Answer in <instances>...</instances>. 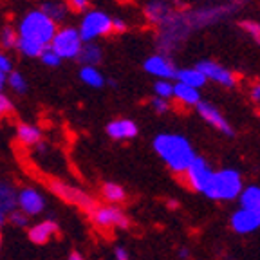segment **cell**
<instances>
[{
  "instance_id": "27",
  "label": "cell",
  "mask_w": 260,
  "mask_h": 260,
  "mask_svg": "<svg viewBox=\"0 0 260 260\" xmlns=\"http://www.w3.org/2000/svg\"><path fill=\"white\" fill-rule=\"evenodd\" d=\"M174 94V81L170 80H155L154 81V96L162 98V100H170Z\"/></svg>"
},
{
  "instance_id": "35",
  "label": "cell",
  "mask_w": 260,
  "mask_h": 260,
  "mask_svg": "<svg viewBox=\"0 0 260 260\" xmlns=\"http://www.w3.org/2000/svg\"><path fill=\"white\" fill-rule=\"evenodd\" d=\"M0 73H4L6 76L13 73V60L8 53H0Z\"/></svg>"
},
{
  "instance_id": "28",
  "label": "cell",
  "mask_w": 260,
  "mask_h": 260,
  "mask_svg": "<svg viewBox=\"0 0 260 260\" xmlns=\"http://www.w3.org/2000/svg\"><path fill=\"white\" fill-rule=\"evenodd\" d=\"M0 49H16V31L15 27L8 25L0 31Z\"/></svg>"
},
{
  "instance_id": "32",
  "label": "cell",
  "mask_w": 260,
  "mask_h": 260,
  "mask_svg": "<svg viewBox=\"0 0 260 260\" xmlns=\"http://www.w3.org/2000/svg\"><path fill=\"white\" fill-rule=\"evenodd\" d=\"M40 60H42V63H44L45 67H53V69L61 63L60 56H58V54L54 53L53 49H45L44 53L40 54Z\"/></svg>"
},
{
  "instance_id": "7",
  "label": "cell",
  "mask_w": 260,
  "mask_h": 260,
  "mask_svg": "<svg viewBox=\"0 0 260 260\" xmlns=\"http://www.w3.org/2000/svg\"><path fill=\"white\" fill-rule=\"evenodd\" d=\"M47 188L51 190V193L56 195L58 199H61L67 204H73V206L80 208V210L87 211V213L96 206V201H94L92 195H89L81 188L73 186V184L65 183V181H60V179H51L47 183Z\"/></svg>"
},
{
  "instance_id": "19",
  "label": "cell",
  "mask_w": 260,
  "mask_h": 260,
  "mask_svg": "<svg viewBox=\"0 0 260 260\" xmlns=\"http://www.w3.org/2000/svg\"><path fill=\"white\" fill-rule=\"evenodd\" d=\"M175 81L184 83V85H188V87H193V89H197V90H201L208 83L206 78H204V74L197 69V65H193V67H183V69H177Z\"/></svg>"
},
{
  "instance_id": "21",
  "label": "cell",
  "mask_w": 260,
  "mask_h": 260,
  "mask_svg": "<svg viewBox=\"0 0 260 260\" xmlns=\"http://www.w3.org/2000/svg\"><path fill=\"white\" fill-rule=\"evenodd\" d=\"M78 60L81 61V65L98 67V63H102L103 60V47L98 42H85L80 51Z\"/></svg>"
},
{
  "instance_id": "29",
  "label": "cell",
  "mask_w": 260,
  "mask_h": 260,
  "mask_svg": "<svg viewBox=\"0 0 260 260\" xmlns=\"http://www.w3.org/2000/svg\"><path fill=\"white\" fill-rule=\"evenodd\" d=\"M240 29H242V31L246 32V35H249V37H251L253 40H255L256 44L260 45V22L248 18V20H242V22H240Z\"/></svg>"
},
{
  "instance_id": "44",
  "label": "cell",
  "mask_w": 260,
  "mask_h": 260,
  "mask_svg": "<svg viewBox=\"0 0 260 260\" xmlns=\"http://www.w3.org/2000/svg\"><path fill=\"white\" fill-rule=\"evenodd\" d=\"M0 246H2V239H0Z\"/></svg>"
},
{
  "instance_id": "24",
  "label": "cell",
  "mask_w": 260,
  "mask_h": 260,
  "mask_svg": "<svg viewBox=\"0 0 260 260\" xmlns=\"http://www.w3.org/2000/svg\"><path fill=\"white\" fill-rule=\"evenodd\" d=\"M80 80L90 89H102L107 83V78L98 67H90V65H81L80 69Z\"/></svg>"
},
{
  "instance_id": "38",
  "label": "cell",
  "mask_w": 260,
  "mask_h": 260,
  "mask_svg": "<svg viewBox=\"0 0 260 260\" xmlns=\"http://www.w3.org/2000/svg\"><path fill=\"white\" fill-rule=\"evenodd\" d=\"M114 256H116V260H128V249L123 248V246H116L114 248Z\"/></svg>"
},
{
  "instance_id": "31",
  "label": "cell",
  "mask_w": 260,
  "mask_h": 260,
  "mask_svg": "<svg viewBox=\"0 0 260 260\" xmlns=\"http://www.w3.org/2000/svg\"><path fill=\"white\" fill-rule=\"evenodd\" d=\"M13 110H15V107H13L11 98L0 90V121L9 118V116L13 114Z\"/></svg>"
},
{
  "instance_id": "34",
  "label": "cell",
  "mask_w": 260,
  "mask_h": 260,
  "mask_svg": "<svg viewBox=\"0 0 260 260\" xmlns=\"http://www.w3.org/2000/svg\"><path fill=\"white\" fill-rule=\"evenodd\" d=\"M67 8H69V11L83 15L90 9V0H67Z\"/></svg>"
},
{
  "instance_id": "43",
  "label": "cell",
  "mask_w": 260,
  "mask_h": 260,
  "mask_svg": "<svg viewBox=\"0 0 260 260\" xmlns=\"http://www.w3.org/2000/svg\"><path fill=\"white\" fill-rule=\"evenodd\" d=\"M168 206H170V208H177V201L174 203V199H172L170 203H168Z\"/></svg>"
},
{
  "instance_id": "26",
  "label": "cell",
  "mask_w": 260,
  "mask_h": 260,
  "mask_svg": "<svg viewBox=\"0 0 260 260\" xmlns=\"http://www.w3.org/2000/svg\"><path fill=\"white\" fill-rule=\"evenodd\" d=\"M6 85H9V89L16 94H24L27 90V80L22 73L18 71H13L6 76Z\"/></svg>"
},
{
  "instance_id": "10",
  "label": "cell",
  "mask_w": 260,
  "mask_h": 260,
  "mask_svg": "<svg viewBox=\"0 0 260 260\" xmlns=\"http://www.w3.org/2000/svg\"><path fill=\"white\" fill-rule=\"evenodd\" d=\"M45 197L38 188L35 186H22L18 190V195H16V210H20L22 213L31 219V217L42 215L45 211Z\"/></svg>"
},
{
  "instance_id": "18",
  "label": "cell",
  "mask_w": 260,
  "mask_h": 260,
  "mask_svg": "<svg viewBox=\"0 0 260 260\" xmlns=\"http://www.w3.org/2000/svg\"><path fill=\"white\" fill-rule=\"evenodd\" d=\"M42 128L35 123H18L16 125V141L25 148H37L42 143Z\"/></svg>"
},
{
  "instance_id": "8",
  "label": "cell",
  "mask_w": 260,
  "mask_h": 260,
  "mask_svg": "<svg viewBox=\"0 0 260 260\" xmlns=\"http://www.w3.org/2000/svg\"><path fill=\"white\" fill-rule=\"evenodd\" d=\"M213 172H215V168L211 167L210 161L201 157V155H197L181 177H183L184 184H186L188 188H191V190L197 191V193L204 195L206 188L210 186V183H211Z\"/></svg>"
},
{
  "instance_id": "15",
  "label": "cell",
  "mask_w": 260,
  "mask_h": 260,
  "mask_svg": "<svg viewBox=\"0 0 260 260\" xmlns=\"http://www.w3.org/2000/svg\"><path fill=\"white\" fill-rule=\"evenodd\" d=\"M107 136L114 141H128L138 136L139 128L134 119L128 118H116L107 125Z\"/></svg>"
},
{
  "instance_id": "30",
  "label": "cell",
  "mask_w": 260,
  "mask_h": 260,
  "mask_svg": "<svg viewBox=\"0 0 260 260\" xmlns=\"http://www.w3.org/2000/svg\"><path fill=\"white\" fill-rule=\"evenodd\" d=\"M8 222L15 228H20V230H27L29 224H31V219L25 213H22L20 210H15L8 215Z\"/></svg>"
},
{
  "instance_id": "23",
  "label": "cell",
  "mask_w": 260,
  "mask_h": 260,
  "mask_svg": "<svg viewBox=\"0 0 260 260\" xmlns=\"http://www.w3.org/2000/svg\"><path fill=\"white\" fill-rule=\"evenodd\" d=\"M237 203H239V208L260 210V186H256V184H248V186H246V184H244Z\"/></svg>"
},
{
  "instance_id": "39",
  "label": "cell",
  "mask_w": 260,
  "mask_h": 260,
  "mask_svg": "<svg viewBox=\"0 0 260 260\" xmlns=\"http://www.w3.org/2000/svg\"><path fill=\"white\" fill-rule=\"evenodd\" d=\"M177 256H179V258H183V260H188V258H190V249H188V248H179L177 249Z\"/></svg>"
},
{
  "instance_id": "5",
  "label": "cell",
  "mask_w": 260,
  "mask_h": 260,
  "mask_svg": "<svg viewBox=\"0 0 260 260\" xmlns=\"http://www.w3.org/2000/svg\"><path fill=\"white\" fill-rule=\"evenodd\" d=\"M81 47H83V40H81L80 32L74 25H61V27L58 25L53 42L49 45V49H53L61 61L78 60Z\"/></svg>"
},
{
  "instance_id": "4",
  "label": "cell",
  "mask_w": 260,
  "mask_h": 260,
  "mask_svg": "<svg viewBox=\"0 0 260 260\" xmlns=\"http://www.w3.org/2000/svg\"><path fill=\"white\" fill-rule=\"evenodd\" d=\"M78 32H80L83 44L85 42H96L103 37H109L112 32V16L102 9H89L81 15L80 24H78Z\"/></svg>"
},
{
  "instance_id": "33",
  "label": "cell",
  "mask_w": 260,
  "mask_h": 260,
  "mask_svg": "<svg viewBox=\"0 0 260 260\" xmlns=\"http://www.w3.org/2000/svg\"><path fill=\"white\" fill-rule=\"evenodd\" d=\"M150 107L155 114H167L172 109V102L170 100H162V98H152L150 100Z\"/></svg>"
},
{
  "instance_id": "22",
  "label": "cell",
  "mask_w": 260,
  "mask_h": 260,
  "mask_svg": "<svg viewBox=\"0 0 260 260\" xmlns=\"http://www.w3.org/2000/svg\"><path fill=\"white\" fill-rule=\"evenodd\" d=\"M16 195L18 190L13 183L9 181H0V210L6 213H11L16 210Z\"/></svg>"
},
{
  "instance_id": "25",
  "label": "cell",
  "mask_w": 260,
  "mask_h": 260,
  "mask_svg": "<svg viewBox=\"0 0 260 260\" xmlns=\"http://www.w3.org/2000/svg\"><path fill=\"white\" fill-rule=\"evenodd\" d=\"M102 197H103V201H105V204L119 206V204L126 201V191H125V188L118 183H105L102 186Z\"/></svg>"
},
{
  "instance_id": "12",
  "label": "cell",
  "mask_w": 260,
  "mask_h": 260,
  "mask_svg": "<svg viewBox=\"0 0 260 260\" xmlns=\"http://www.w3.org/2000/svg\"><path fill=\"white\" fill-rule=\"evenodd\" d=\"M230 226L239 235H249L260 230V210H246L239 208L230 217Z\"/></svg>"
},
{
  "instance_id": "17",
  "label": "cell",
  "mask_w": 260,
  "mask_h": 260,
  "mask_svg": "<svg viewBox=\"0 0 260 260\" xmlns=\"http://www.w3.org/2000/svg\"><path fill=\"white\" fill-rule=\"evenodd\" d=\"M172 100H174L177 105L183 107V109H193V107H197L203 102L201 90L184 85V83H179V81H174V94H172Z\"/></svg>"
},
{
  "instance_id": "42",
  "label": "cell",
  "mask_w": 260,
  "mask_h": 260,
  "mask_svg": "<svg viewBox=\"0 0 260 260\" xmlns=\"http://www.w3.org/2000/svg\"><path fill=\"white\" fill-rule=\"evenodd\" d=\"M4 85H6V74L0 73V90L4 89Z\"/></svg>"
},
{
  "instance_id": "13",
  "label": "cell",
  "mask_w": 260,
  "mask_h": 260,
  "mask_svg": "<svg viewBox=\"0 0 260 260\" xmlns=\"http://www.w3.org/2000/svg\"><path fill=\"white\" fill-rule=\"evenodd\" d=\"M195 109H197V114H199L201 118H203L210 126H213L215 130H219L220 134L230 136V138L235 134V130H233V126L230 125V121L224 118V114L220 112V110L217 109L213 103L204 102V100H203V102L195 107Z\"/></svg>"
},
{
  "instance_id": "6",
  "label": "cell",
  "mask_w": 260,
  "mask_h": 260,
  "mask_svg": "<svg viewBox=\"0 0 260 260\" xmlns=\"http://www.w3.org/2000/svg\"><path fill=\"white\" fill-rule=\"evenodd\" d=\"M89 217L92 224L102 230V232H110V230H128L130 219L119 206L114 204H96L89 211Z\"/></svg>"
},
{
  "instance_id": "2",
  "label": "cell",
  "mask_w": 260,
  "mask_h": 260,
  "mask_svg": "<svg viewBox=\"0 0 260 260\" xmlns=\"http://www.w3.org/2000/svg\"><path fill=\"white\" fill-rule=\"evenodd\" d=\"M154 152L175 175H183L197 154L190 139L177 132H161L152 141Z\"/></svg>"
},
{
  "instance_id": "14",
  "label": "cell",
  "mask_w": 260,
  "mask_h": 260,
  "mask_svg": "<svg viewBox=\"0 0 260 260\" xmlns=\"http://www.w3.org/2000/svg\"><path fill=\"white\" fill-rule=\"evenodd\" d=\"M174 15H175V8L168 0H150V2H146V6H145L146 22L157 29L167 24Z\"/></svg>"
},
{
  "instance_id": "40",
  "label": "cell",
  "mask_w": 260,
  "mask_h": 260,
  "mask_svg": "<svg viewBox=\"0 0 260 260\" xmlns=\"http://www.w3.org/2000/svg\"><path fill=\"white\" fill-rule=\"evenodd\" d=\"M67 260H85V256L81 255L80 251H71L69 256H67Z\"/></svg>"
},
{
  "instance_id": "3",
  "label": "cell",
  "mask_w": 260,
  "mask_h": 260,
  "mask_svg": "<svg viewBox=\"0 0 260 260\" xmlns=\"http://www.w3.org/2000/svg\"><path fill=\"white\" fill-rule=\"evenodd\" d=\"M244 188V179L237 168H220L213 172L210 186L204 191V197L219 203H230L239 199Z\"/></svg>"
},
{
  "instance_id": "20",
  "label": "cell",
  "mask_w": 260,
  "mask_h": 260,
  "mask_svg": "<svg viewBox=\"0 0 260 260\" xmlns=\"http://www.w3.org/2000/svg\"><path fill=\"white\" fill-rule=\"evenodd\" d=\"M38 9L42 13H45L56 25L63 24L67 20V16H69V8H67L65 2H60V0H45Z\"/></svg>"
},
{
  "instance_id": "1",
  "label": "cell",
  "mask_w": 260,
  "mask_h": 260,
  "mask_svg": "<svg viewBox=\"0 0 260 260\" xmlns=\"http://www.w3.org/2000/svg\"><path fill=\"white\" fill-rule=\"evenodd\" d=\"M58 25L40 9H29L16 24V49L25 58H40L53 42Z\"/></svg>"
},
{
  "instance_id": "37",
  "label": "cell",
  "mask_w": 260,
  "mask_h": 260,
  "mask_svg": "<svg viewBox=\"0 0 260 260\" xmlns=\"http://www.w3.org/2000/svg\"><path fill=\"white\" fill-rule=\"evenodd\" d=\"M128 29V24L123 18H112V32H125Z\"/></svg>"
},
{
  "instance_id": "11",
  "label": "cell",
  "mask_w": 260,
  "mask_h": 260,
  "mask_svg": "<svg viewBox=\"0 0 260 260\" xmlns=\"http://www.w3.org/2000/svg\"><path fill=\"white\" fill-rule=\"evenodd\" d=\"M143 69L146 71V74H150L155 80L175 81V74H177V67H175L174 60L165 53L150 54L143 63Z\"/></svg>"
},
{
  "instance_id": "16",
  "label": "cell",
  "mask_w": 260,
  "mask_h": 260,
  "mask_svg": "<svg viewBox=\"0 0 260 260\" xmlns=\"http://www.w3.org/2000/svg\"><path fill=\"white\" fill-rule=\"evenodd\" d=\"M58 232H60V226H58L56 220L44 219L27 228V237L32 244L42 246V244H47L51 239H54L58 235Z\"/></svg>"
},
{
  "instance_id": "45",
  "label": "cell",
  "mask_w": 260,
  "mask_h": 260,
  "mask_svg": "<svg viewBox=\"0 0 260 260\" xmlns=\"http://www.w3.org/2000/svg\"><path fill=\"white\" fill-rule=\"evenodd\" d=\"M0 53H2V49H0Z\"/></svg>"
},
{
  "instance_id": "41",
  "label": "cell",
  "mask_w": 260,
  "mask_h": 260,
  "mask_svg": "<svg viewBox=\"0 0 260 260\" xmlns=\"http://www.w3.org/2000/svg\"><path fill=\"white\" fill-rule=\"evenodd\" d=\"M6 222H8V213L0 210V230L4 228V224H6Z\"/></svg>"
},
{
  "instance_id": "9",
  "label": "cell",
  "mask_w": 260,
  "mask_h": 260,
  "mask_svg": "<svg viewBox=\"0 0 260 260\" xmlns=\"http://www.w3.org/2000/svg\"><path fill=\"white\" fill-rule=\"evenodd\" d=\"M197 69L204 74L206 81L217 83L224 89H235L239 85V76H237L235 71L228 69L226 65L219 63L215 60H201L197 63Z\"/></svg>"
},
{
  "instance_id": "36",
  "label": "cell",
  "mask_w": 260,
  "mask_h": 260,
  "mask_svg": "<svg viewBox=\"0 0 260 260\" xmlns=\"http://www.w3.org/2000/svg\"><path fill=\"white\" fill-rule=\"evenodd\" d=\"M249 98L256 107H260V81H255L251 87H249Z\"/></svg>"
}]
</instances>
